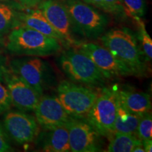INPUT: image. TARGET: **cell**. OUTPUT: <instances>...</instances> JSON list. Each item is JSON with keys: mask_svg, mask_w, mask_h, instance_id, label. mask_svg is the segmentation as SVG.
<instances>
[{"mask_svg": "<svg viewBox=\"0 0 152 152\" xmlns=\"http://www.w3.org/2000/svg\"><path fill=\"white\" fill-rule=\"evenodd\" d=\"M6 49L18 56L47 57L61 52L62 44L55 38L24 26L13 29L7 36Z\"/></svg>", "mask_w": 152, "mask_h": 152, "instance_id": "6da1fadb", "label": "cell"}, {"mask_svg": "<svg viewBox=\"0 0 152 152\" xmlns=\"http://www.w3.org/2000/svg\"><path fill=\"white\" fill-rule=\"evenodd\" d=\"M102 45L118 60L128 66L134 76H143L147 71L144 53L135 36L128 28H113L99 37Z\"/></svg>", "mask_w": 152, "mask_h": 152, "instance_id": "7a4b0ae2", "label": "cell"}, {"mask_svg": "<svg viewBox=\"0 0 152 152\" xmlns=\"http://www.w3.org/2000/svg\"><path fill=\"white\" fill-rule=\"evenodd\" d=\"M73 33L90 40L99 38L105 33L109 18L94 6L82 0H64Z\"/></svg>", "mask_w": 152, "mask_h": 152, "instance_id": "3957f363", "label": "cell"}, {"mask_svg": "<svg viewBox=\"0 0 152 152\" xmlns=\"http://www.w3.org/2000/svg\"><path fill=\"white\" fill-rule=\"evenodd\" d=\"M63 73L70 81L87 87H103L106 79L87 55L77 47L66 49L59 58Z\"/></svg>", "mask_w": 152, "mask_h": 152, "instance_id": "277c9868", "label": "cell"}, {"mask_svg": "<svg viewBox=\"0 0 152 152\" xmlns=\"http://www.w3.org/2000/svg\"><path fill=\"white\" fill-rule=\"evenodd\" d=\"M8 68L33 87L40 96H42L55 80L52 67L40 57L22 56L13 58L9 62Z\"/></svg>", "mask_w": 152, "mask_h": 152, "instance_id": "5b68a950", "label": "cell"}, {"mask_svg": "<svg viewBox=\"0 0 152 152\" xmlns=\"http://www.w3.org/2000/svg\"><path fill=\"white\" fill-rule=\"evenodd\" d=\"M119 97L115 88L103 87L85 120L101 136L111 137L117 115Z\"/></svg>", "mask_w": 152, "mask_h": 152, "instance_id": "8992f818", "label": "cell"}, {"mask_svg": "<svg viewBox=\"0 0 152 152\" xmlns=\"http://www.w3.org/2000/svg\"><path fill=\"white\" fill-rule=\"evenodd\" d=\"M57 97L68 115L85 119L98 96L90 87L73 82L63 80L56 87Z\"/></svg>", "mask_w": 152, "mask_h": 152, "instance_id": "52a82bcc", "label": "cell"}, {"mask_svg": "<svg viewBox=\"0 0 152 152\" xmlns=\"http://www.w3.org/2000/svg\"><path fill=\"white\" fill-rule=\"evenodd\" d=\"M75 47L90 57L106 79L134 75L128 66L118 60L103 45L93 42H78Z\"/></svg>", "mask_w": 152, "mask_h": 152, "instance_id": "ba28073f", "label": "cell"}, {"mask_svg": "<svg viewBox=\"0 0 152 152\" xmlns=\"http://www.w3.org/2000/svg\"><path fill=\"white\" fill-rule=\"evenodd\" d=\"M3 125L9 137L19 144L33 142L40 133L35 118L24 111L6 112Z\"/></svg>", "mask_w": 152, "mask_h": 152, "instance_id": "9c48e42d", "label": "cell"}, {"mask_svg": "<svg viewBox=\"0 0 152 152\" xmlns=\"http://www.w3.org/2000/svg\"><path fill=\"white\" fill-rule=\"evenodd\" d=\"M71 151L95 152L102 149L101 134L85 119L71 117L66 123Z\"/></svg>", "mask_w": 152, "mask_h": 152, "instance_id": "30bf717a", "label": "cell"}, {"mask_svg": "<svg viewBox=\"0 0 152 152\" xmlns=\"http://www.w3.org/2000/svg\"><path fill=\"white\" fill-rule=\"evenodd\" d=\"M3 81L10 94L12 105L21 111H33L40 95L23 80L6 68Z\"/></svg>", "mask_w": 152, "mask_h": 152, "instance_id": "8fae6325", "label": "cell"}, {"mask_svg": "<svg viewBox=\"0 0 152 152\" xmlns=\"http://www.w3.org/2000/svg\"><path fill=\"white\" fill-rule=\"evenodd\" d=\"M33 111L38 124L45 130L65 125L71 118L55 95L41 96Z\"/></svg>", "mask_w": 152, "mask_h": 152, "instance_id": "7c38bea8", "label": "cell"}, {"mask_svg": "<svg viewBox=\"0 0 152 152\" xmlns=\"http://www.w3.org/2000/svg\"><path fill=\"white\" fill-rule=\"evenodd\" d=\"M37 9L42 11L55 30L64 37L67 45L75 46L78 43L74 39L69 15L65 4L61 0H43L37 6Z\"/></svg>", "mask_w": 152, "mask_h": 152, "instance_id": "4fadbf2b", "label": "cell"}, {"mask_svg": "<svg viewBox=\"0 0 152 152\" xmlns=\"http://www.w3.org/2000/svg\"><path fill=\"white\" fill-rule=\"evenodd\" d=\"M21 26H26L42 34L55 38L62 45H67L64 37L55 30L39 9H23L20 15Z\"/></svg>", "mask_w": 152, "mask_h": 152, "instance_id": "5bb4252c", "label": "cell"}, {"mask_svg": "<svg viewBox=\"0 0 152 152\" xmlns=\"http://www.w3.org/2000/svg\"><path fill=\"white\" fill-rule=\"evenodd\" d=\"M120 102L129 111L144 115L151 109V96L144 92L131 89L118 90Z\"/></svg>", "mask_w": 152, "mask_h": 152, "instance_id": "9a60e30c", "label": "cell"}, {"mask_svg": "<svg viewBox=\"0 0 152 152\" xmlns=\"http://www.w3.org/2000/svg\"><path fill=\"white\" fill-rule=\"evenodd\" d=\"M39 138H41L42 150L44 151H71L68 130L66 125L57 127L52 130H45Z\"/></svg>", "mask_w": 152, "mask_h": 152, "instance_id": "2e32d148", "label": "cell"}, {"mask_svg": "<svg viewBox=\"0 0 152 152\" xmlns=\"http://www.w3.org/2000/svg\"><path fill=\"white\" fill-rule=\"evenodd\" d=\"M23 9L18 2L0 1V42H2L13 29L21 26L20 15Z\"/></svg>", "mask_w": 152, "mask_h": 152, "instance_id": "e0dca14e", "label": "cell"}, {"mask_svg": "<svg viewBox=\"0 0 152 152\" xmlns=\"http://www.w3.org/2000/svg\"><path fill=\"white\" fill-rule=\"evenodd\" d=\"M141 117L142 115L133 113L127 110L119 100L116 118L113 127L114 133L136 134Z\"/></svg>", "mask_w": 152, "mask_h": 152, "instance_id": "ac0fdd59", "label": "cell"}, {"mask_svg": "<svg viewBox=\"0 0 152 152\" xmlns=\"http://www.w3.org/2000/svg\"><path fill=\"white\" fill-rule=\"evenodd\" d=\"M108 145L109 152H132L133 149L142 143L136 134L114 133Z\"/></svg>", "mask_w": 152, "mask_h": 152, "instance_id": "d6986e66", "label": "cell"}, {"mask_svg": "<svg viewBox=\"0 0 152 152\" xmlns=\"http://www.w3.org/2000/svg\"><path fill=\"white\" fill-rule=\"evenodd\" d=\"M125 14L135 19L142 18L146 12L145 0H121Z\"/></svg>", "mask_w": 152, "mask_h": 152, "instance_id": "ffe728a7", "label": "cell"}, {"mask_svg": "<svg viewBox=\"0 0 152 152\" xmlns=\"http://www.w3.org/2000/svg\"><path fill=\"white\" fill-rule=\"evenodd\" d=\"M139 27L140 30V39L141 42L142 48L144 56L147 57V60H151L152 58V40L146 30L144 23L141 18L134 19Z\"/></svg>", "mask_w": 152, "mask_h": 152, "instance_id": "44dd1931", "label": "cell"}, {"mask_svg": "<svg viewBox=\"0 0 152 152\" xmlns=\"http://www.w3.org/2000/svg\"><path fill=\"white\" fill-rule=\"evenodd\" d=\"M136 135L142 140H151L152 137V116L151 112H147L142 115L139 122Z\"/></svg>", "mask_w": 152, "mask_h": 152, "instance_id": "7402d4cb", "label": "cell"}, {"mask_svg": "<svg viewBox=\"0 0 152 152\" xmlns=\"http://www.w3.org/2000/svg\"><path fill=\"white\" fill-rule=\"evenodd\" d=\"M0 81V115L9 111L12 106L11 99L7 87L4 86Z\"/></svg>", "mask_w": 152, "mask_h": 152, "instance_id": "603a6c76", "label": "cell"}, {"mask_svg": "<svg viewBox=\"0 0 152 152\" xmlns=\"http://www.w3.org/2000/svg\"><path fill=\"white\" fill-rule=\"evenodd\" d=\"M105 5L106 12L116 16H121L125 14L123 11L121 0H103Z\"/></svg>", "mask_w": 152, "mask_h": 152, "instance_id": "cb8c5ba5", "label": "cell"}, {"mask_svg": "<svg viewBox=\"0 0 152 152\" xmlns=\"http://www.w3.org/2000/svg\"><path fill=\"white\" fill-rule=\"evenodd\" d=\"M12 150L9 141V137L0 123V152L10 151Z\"/></svg>", "mask_w": 152, "mask_h": 152, "instance_id": "d4e9b609", "label": "cell"}, {"mask_svg": "<svg viewBox=\"0 0 152 152\" xmlns=\"http://www.w3.org/2000/svg\"><path fill=\"white\" fill-rule=\"evenodd\" d=\"M16 2L20 4L24 8L33 9L37 7L43 0H15Z\"/></svg>", "mask_w": 152, "mask_h": 152, "instance_id": "484cf974", "label": "cell"}, {"mask_svg": "<svg viewBox=\"0 0 152 152\" xmlns=\"http://www.w3.org/2000/svg\"><path fill=\"white\" fill-rule=\"evenodd\" d=\"M85 3L89 4L94 6V7L106 12L105 5H104L103 0H83Z\"/></svg>", "mask_w": 152, "mask_h": 152, "instance_id": "4316f807", "label": "cell"}, {"mask_svg": "<svg viewBox=\"0 0 152 152\" xmlns=\"http://www.w3.org/2000/svg\"><path fill=\"white\" fill-rule=\"evenodd\" d=\"M6 68V58L0 54V81H3V73Z\"/></svg>", "mask_w": 152, "mask_h": 152, "instance_id": "83f0119b", "label": "cell"}, {"mask_svg": "<svg viewBox=\"0 0 152 152\" xmlns=\"http://www.w3.org/2000/svg\"><path fill=\"white\" fill-rule=\"evenodd\" d=\"M142 144L145 150V152H151L152 151V142L151 140H142Z\"/></svg>", "mask_w": 152, "mask_h": 152, "instance_id": "f1b7e54d", "label": "cell"}, {"mask_svg": "<svg viewBox=\"0 0 152 152\" xmlns=\"http://www.w3.org/2000/svg\"><path fill=\"white\" fill-rule=\"evenodd\" d=\"M132 152H145V150H144V148L143 147L142 143L134 147V149H133Z\"/></svg>", "mask_w": 152, "mask_h": 152, "instance_id": "f546056e", "label": "cell"}, {"mask_svg": "<svg viewBox=\"0 0 152 152\" xmlns=\"http://www.w3.org/2000/svg\"><path fill=\"white\" fill-rule=\"evenodd\" d=\"M7 1V0H0V1Z\"/></svg>", "mask_w": 152, "mask_h": 152, "instance_id": "4dcf8cb0", "label": "cell"}, {"mask_svg": "<svg viewBox=\"0 0 152 152\" xmlns=\"http://www.w3.org/2000/svg\"><path fill=\"white\" fill-rule=\"evenodd\" d=\"M61 1H64V0H61Z\"/></svg>", "mask_w": 152, "mask_h": 152, "instance_id": "1f68e13d", "label": "cell"}]
</instances>
